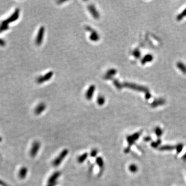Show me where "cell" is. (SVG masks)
<instances>
[{"label":"cell","instance_id":"11","mask_svg":"<svg viewBox=\"0 0 186 186\" xmlns=\"http://www.w3.org/2000/svg\"><path fill=\"white\" fill-rule=\"evenodd\" d=\"M96 163L97 164V165L100 167V169L103 168L104 166V160L101 157H98L96 159Z\"/></svg>","mask_w":186,"mask_h":186},{"label":"cell","instance_id":"8","mask_svg":"<svg viewBox=\"0 0 186 186\" xmlns=\"http://www.w3.org/2000/svg\"><path fill=\"white\" fill-rule=\"evenodd\" d=\"M43 28L41 27L39 31L38 36H37V39H36L37 44L40 45V43H41L43 38Z\"/></svg>","mask_w":186,"mask_h":186},{"label":"cell","instance_id":"6","mask_svg":"<svg viewBox=\"0 0 186 186\" xmlns=\"http://www.w3.org/2000/svg\"><path fill=\"white\" fill-rule=\"evenodd\" d=\"M27 169L26 167H22L20 169L19 172V177L21 179H24L26 178L27 174Z\"/></svg>","mask_w":186,"mask_h":186},{"label":"cell","instance_id":"13","mask_svg":"<svg viewBox=\"0 0 186 186\" xmlns=\"http://www.w3.org/2000/svg\"><path fill=\"white\" fill-rule=\"evenodd\" d=\"M155 132L157 137L160 138L163 134V130L159 127H157L155 129Z\"/></svg>","mask_w":186,"mask_h":186},{"label":"cell","instance_id":"7","mask_svg":"<svg viewBox=\"0 0 186 186\" xmlns=\"http://www.w3.org/2000/svg\"><path fill=\"white\" fill-rule=\"evenodd\" d=\"M88 155L87 153H84L83 154L81 155L77 158V161L79 163H83L84 161L88 159Z\"/></svg>","mask_w":186,"mask_h":186},{"label":"cell","instance_id":"19","mask_svg":"<svg viewBox=\"0 0 186 186\" xmlns=\"http://www.w3.org/2000/svg\"><path fill=\"white\" fill-rule=\"evenodd\" d=\"M182 159L184 160L185 162H186V153L182 156Z\"/></svg>","mask_w":186,"mask_h":186},{"label":"cell","instance_id":"3","mask_svg":"<svg viewBox=\"0 0 186 186\" xmlns=\"http://www.w3.org/2000/svg\"><path fill=\"white\" fill-rule=\"evenodd\" d=\"M61 175V173L56 171L49 177L46 186H56L57 184V180Z\"/></svg>","mask_w":186,"mask_h":186},{"label":"cell","instance_id":"4","mask_svg":"<svg viewBox=\"0 0 186 186\" xmlns=\"http://www.w3.org/2000/svg\"><path fill=\"white\" fill-rule=\"evenodd\" d=\"M40 148V143L38 141L34 142L31 147L30 150V156L32 158L35 157L37 154H38V151Z\"/></svg>","mask_w":186,"mask_h":186},{"label":"cell","instance_id":"9","mask_svg":"<svg viewBox=\"0 0 186 186\" xmlns=\"http://www.w3.org/2000/svg\"><path fill=\"white\" fill-rule=\"evenodd\" d=\"M175 149V146L173 145H163L162 146L159 147V150L161 151H169V150H173Z\"/></svg>","mask_w":186,"mask_h":186},{"label":"cell","instance_id":"17","mask_svg":"<svg viewBox=\"0 0 186 186\" xmlns=\"http://www.w3.org/2000/svg\"><path fill=\"white\" fill-rule=\"evenodd\" d=\"M144 140L145 142H150L151 141V138L150 136H145V137L144 138Z\"/></svg>","mask_w":186,"mask_h":186},{"label":"cell","instance_id":"16","mask_svg":"<svg viewBox=\"0 0 186 186\" xmlns=\"http://www.w3.org/2000/svg\"><path fill=\"white\" fill-rule=\"evenodd\" d=\"M98 154V150L97 149H93L90 153V156L92 157H96Z\"/></svg>","mask_w":186,"mask_h":186},{"label":"cell","instance_id":"2","mask_svg":"<svg viewBox=\"0 0 186 186\" xmlns=\"http://www.w3.org/2000/svg\"><path fill=\"white\" fill-rule=\"evenodd\" d=\"M68 153H69V150L67 149H64V150H62L60 154L58 155V156L57 158H55L52 161V164L53 166L56 167L60 165L65 159V158L67 157Z\"/></svg>","mask_w":186,"mask_h":186},{"label":"cell","instance_id":"10","mask_svg":"<svg viewBox=\"0 0 186 186\" xmlns=\"http://www.w3.org/2000/svg\"><path fill=\"white\" fill-rule=\"evenodd\" d=\"M45 108H46V107H45V105L44 104H43V103L40 104L35 108V112L37 115L41 114L42 112L45 110Z\"/></svg>","mask_w":186,"mask_h":186},{"label":"cell","instance_id":"14","mask_svg":"<svg viewBox=\"0 0 186 186\" xmlns=\"http://www.w3.org/2000/svg\"><path fill=\"white\" fill-rule=\"evenodd\" d=\"M161 143V139H158L156 141L153 142L151 143V146L153 148H157L159 146V145H160Z\"/></svg>","mask_w":186,"mask_h":186},{"label":"cell","instance_id":"20","mask_svg":"<svg viewBox=\"0 0 186 186\" xmlns=\"http://www.w3.org/2000/svg\"><path fill=\"white\" fill-rule=\"evenodd\" d=\"M1 138H0V141H1Z\"/></svg>","mask_w":186,"mask_h":186},{"label":"cell","instance_id":"5","mask_svg":"<svg viewBox=\"0 0 186 186\" xmlns=\"http://www.w3.org/2000/svg\"><path fill=\"white\" fill-rule=\"evenodd\" d=\"M19 10L18 9H17L14 12L13 15H12L7 19H6V20L3 22L2 24L5 25V26H8L9 23L12 22H14L15 20H17L19 18Z\"/></svg>","mask_w":186,"mask_h":186},{"label":"cell","instance_id":"15","mask_svg":"<svg viewBox=\"0 0 186 186\" xmlns=\"http://www.w3.org/2000/svg\"><path fill=\"white\" fill-rule=\"evenodd\" d=\"M183 148H184V145L182 144H178L175 146V150L177 154H178L181 153L183 150Z\"/></svg>","mask_w":186,"mask_h":186},{"label":"cell","instance_id":"18","mask_svg":"<svg viewBox=\"0 0 186 186\" xmlns=\"http://www.w3.org/2000/svg\"><path fill=\"white\" fill-rule=\"evenodd\" d=\"M5 44H6V43H5V41H4V40H3L2 39H0V46H5Z\"/></svg>","mask_w":186,"mask_h":186},{"label":"cell","instance_id":"1","mask_svg":"<svg viewBox=\"0 0 186 186\" xmlns=\"http://www.w3.org/2000/svg\"><path fill=\"white\" fill-rule=\"evenodd\" d=\"M141 134L142 131H139L133 133V134L131 135L127 136L126 140L127 143H128V146L125 149V150H124L125 153L127 154L129 153L130 150V149H131V147L139 139L140 136Z\"/></svg>","mask_w":186,"mask_h":186},{"label":"cell","instance_id":"12","mask_svg":"<svg viewBox=\"0 0 186 186\" xmlns=\"http://www.w3.org/2000/svg\"><path fill=\"white\" fill-rule=\"evenodd\" d=\"M129 170L132 173H135L138 170V167L135 164H131L129 166Z\"/></svg>","mask_w":186,"mask_h":186}]
</instances>
